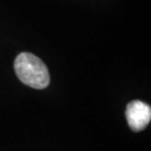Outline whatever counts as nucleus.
Segmentation results:
<instances>
[{
    "mask_svg": "<svg viewBox=\"0 0 151 151\" xmlns=\"http://www.w3.org/2000/svg\"><path fill=\"white\" fill-rule=\"evenodd\" d=\"M14 68L19 80L29 87L43 89L50 83L47 67L38 57L32 53H20L15 60Z\"/></svg>",
    "mask_w": 151,
    "mask_h": 151,
    "instance_id": "obj_1",
    "label": "nucleus"
},
{
    "mask_svg": "<svg viewBox=\"0 0 151 151\" xmlns=\"http://www.w3.org/2000/svg\"><path fill=\"white\" fill-rule=\"evenodd\" d=\"M126 118L132 131L141 132L150 123L151 108L142 101L134 100L127 105Z\"/></svg>",
    "mask_w": 151,
    "mask_h": 151,
    "instance_id": "obj_2",
    "label": "nucleus"
}]
</instances>
